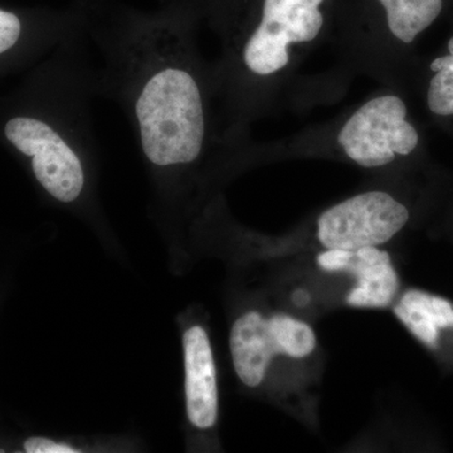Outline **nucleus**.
Instances as JSON below:
<instances>
[{
  "instance_id": "f257e3e1",
  "label": "nucleus",
  "mask_w": 453,
  "mask_h": 453,
  "mask_svg": "<svg viewBox=\"0 0 453 453\" xmlns=\"http://www.w3.org/2000/svg\"><path fill=\"white\" fill-rule=\"evenodd\" d=\"M135 119L142 151L154 165L198 159L205 139L204 106L198 82L186 68L164 62L149 71L136 95Z\"/></svg>"
},
{
  "instance_id": "f03ea898",
  "label": "nucleus",
  "mask_w": 453,
  "mask_h": 453,
  "mask_svg": "<svg viewBox=\"0 0 453 453\" xmlns=\"http://www.w3.org/2000/svg\"><path fill=\"white\" fill-rule=\"evenodd\" d=\"M314 327L288 312L270 316L247 311L234 321L229 335L235 374L244 386L257 388L266 380L275 357L303 360L315 353Z\"/></svg>"
},
{
  "instance_id": "7ed1b4c3",
  "label": "nucleus",
  "mask_w": 453,
  "mask_h": 453,
  "mask_svg": "<svg viewBox=\"0 0 453 453\" xmlns=\"http://www.w3.org/2000/svg\"><path fill=\"white\" fill-rule=\"evenodd\" d=\"M410 220L403 203L381 190L360 193L327 208L316 223V237L324 249L356 251L392 241Z\"/></svg>"
},
{
  "instance_id": "20e7f679",
  "label": "nucleus",
  "mask_w": 453,
  "mask_h": 453,
  "mask_svg": "<svg viewBox=\"0 0 453 453\" xmlns=\"http://www.w3.org/2000/svg\"><path fill=\"white\" fill-rule=\"evenodd\" d=\"M404 101L384 95L368 101L345 122L338 135L342 150L363 168H380L417 148L418 133L407 121Z\"/></svg>"
},
{
  "instance_id": "39448f33",
  "label": "nucleus",
  "mask_w": 453,
  "mask_h": 453,
  "mask_svg": "<svg viewBox=\"0 0 453 453\" xmlns=\"http://www.w3.org/2000/svg\"><path fill=\"white\" fill-rule=\"evenodd\" d=\"M324 0H264L259 25L243 49V62L252 73L270 76L290 61L288 46L314 41L324 26Z\"/></svg>"
},
{
  "instance_id": "423d86ee",
  "label": "nucleus",
  "mask_w": 453,
  "mask_h": 453,
  "mask_svg": "<svg viewBox=\"0 0 453 453\" xmlns=\"http://www.w3.org/2000/svg\"><path fill=\"white\" fill-rule=\"evenodd\" d=\"M5 136L32 157L33 173L50 196L64 203L79 198L85 186L82 163L61 134L47 122L19 116L7 122Z\"/></svg>"
},
{
  "instance_id": "0eeeda50",
  "label": "nucleus",
  "mask_w": 453,
  "mask_h": 453,
  "mask_svg": "<svg viewBox=\"0 0 453 453\" xmlns=\"http://www.w3.org/2000/svg\"><path fill=\"white\" fill-rule=\"evenodd\" d=\"M187 413L199 429H210L219 419V384L210 336L204 327L188 329L183 338Z\"/></svg>"
},
{
  "instance_id": "6e6552de",
  "label": "nucleus",
  "mask_w": 453,
  "mask_h": 453,
  "mask_svg": "<svg viewBox=\"0 0 453 453\" xmlns=\"http://www.w3.org/2000/svg\"><path fill=\"white\" fill-rule=\"evenodd\" d=\"M344 273L356 279L345 296V303L350 308H392L399 296L401 279L389 253L380 247H363L351 251Z\"/></svg>"
},
{
  "instance_id": "1a4fd4ad",
  "label": "nucleus",
  "mask_w": 453,
  "mask_h": 453,
  "mask_svg": "<svg viewBox=\"0 0 453 453\" xmlns=\"http://www.w3.org/2000/svg\"><path fill=\"white\" fill-rule=\"evenodd\" d=\"M392 308L405 329L429 349H437L441 332L453 327L451 301L427 291L405 290Z\"/></svg>"
},
{
  "instance_id": "9d476101",
  "label": "nucleus",
  "mask_w": 453,
  "mask_h": 453,
  "mask_svg": "<svg viewBox=\"0 0 453 453\" xmlns=\"http://www.w3.org/2000/svg\"><path fill=\"white\" fill-rule=\"evenodd\" d=\"M386 9L390 33L403 43H412L417 35L440 17L443 0H380Z\"/></svg>"
},
{
  "instance_id": "9b49d317",
  "label": "nucleus",
  "mask_w": 453,
  "mask_h": 453,
  "mask_svg": "<svg viewBox=\"0 0 453 453\" xmlns=\"http://www.w3.org/2000/svg\"><path fill=\"white\" fill-rule=\"evenodd\" d=\"M449 55L432 61L434 76L429 82V110L440 116L453 115V37L449 41Z\"/></svg>"
},
{
  "instance_id": "f8f14e48",
  "label": "nucleus",
  "mask_w": 453,
  "mask_h": 453,
  "mask_svg": "<svg viewBox=\"0 0 453 453\" xmlns=\"http://www.w3.org/2000/svg\"><path fill=\"white\" fill-rule=\"evenodd\" d=\"M22 23L12 12L0 9V55L11 50L19 40Z\"/></svg>"
},
{
  "instance_id": "ddd939ff",
  "label": "nucleus",
  "mask_w": 453,
  "mask_h": 453,
  "mask_svg": "<svg viewBox=\"0 0 453 453\" xmlns=\"http://www.w3.org/2000/svg\"><path fill=\"white\" fill-rule=\"evenodd\" d=\"M26 452L28 453H74L79 452L73 447L57 443L50 438L32 437L25 442Z\"/></svg>"
},
{
  "instance_id": "4468645a",
  "label": "nucleus",
  "mask_w": 453,
  "mask_h": 453,
  "mask_svg": "<svg viewBox=\"0 0 453 453\" xmlns=\"http://www.w3.org/2000/svg\"><path fill=\"white\" fill-rule=\"evenodd\" d=\"M310 295L309 292H306L305 290H297L295 291L294 294V303L295 305L297 306H305L308 305L310 303Z\"/></svg>"
}]
</instances>
